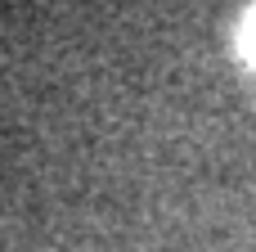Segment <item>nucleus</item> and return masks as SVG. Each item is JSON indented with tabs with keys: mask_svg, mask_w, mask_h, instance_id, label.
Wrapping results in <instances>:
<instances>
[{
	"mask_svg": "<svg viewBox=\"0 0 256 252\" xmlns=\"http://www.w3.org/2000/svg\"><path fill=\"white\" fill-rule=\"evenodd\" d=\"M238 41H243V54L252 59V68H256V9L248 14V23H243V36H238Z\"/></svg>",
	"mask_w": 256,
	"mask_h": 252,
	"instance_id": "obj_1",
	"label": "nucleus"
}]
</instances>
